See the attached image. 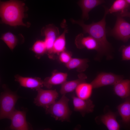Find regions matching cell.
Returning a JSON list of instances; mask_svg holds the SVG:
<instances>
[{"mask_svg":"<svg viewBox=\"0 0 130 130\" xmlns=\"http://www.w3.org/2000/svg\"><path fill=\"white\" fill-rule=\"evenodd\" d=\"M25 4L18 0H10L0 3V16L2 22L11 26H26L23 21Z\"/></svg>","mask_w":130,"mask_h":130,"instance_id":"cell-1","label":"cell"},{"mask_svg":"<svg viewBox=\"0 0 130 130\" xmlns=\"http://www.w3.org/2000/svg\"><path fill=\"white\" fill-rule=\"evenodd\" d=\"M104 16L102 19L98 22H93L90 24L84 23L82 20H76L71 19V22L79 25L82 28L84 33H87L96 39L101 46L104 53L109 52L110 45L107 41L106 35V17L107 14V9H105Z\"/></svg>","mask_w":130,"mask_h":130,"instance_id":"cell-2","label":"cell"},{"mask_svg":"<svg viewBox=\"0 0 130 130\" xmlns=\"http://www.w3.org/2000/svg\"><path fill=\"white\" fill-rule=\"evenodd\" d=\"M69 101L65 94L62 95L58 101L46 109V113L56 120L69 121L72 113L69 106Z\"/></svg>","mask_w":130,"mask_h":130,"instance_id":"cell-3","label":"cell"},{"mask_svg":"<svg viewBox=\"0 0 130 130\" xmlns=\"http://www.w3.org/2000/svg\"><path fill=\"white\" fill-rule=\"evenodd\" d=\"M4 91L0 96V119L10 118L15 110V106L19 98L16 94L3 86Z\"/></svg>","mask_w":130,"mask_h":130,"instance_id":"cell-4","label":"cell"},{"mask_svg":"<svg viewBox=\"0 0 130 130\" xmlns=\"http://www.w3.org/2000/svg\"><path fill=\"white\" fill-rule=\"evenodd\" d=\"M37 91L38 94L34 99V103L36 105L46 109L54 103L58 96L56 90H45L41 88Z\"/></svg>","mask_w":130,"mask_h":130,"instance_id":"cell-5","label":"cell"},{"mask_svg":"<svg viewBox=\"0 0 130 130\" xmlns=\"http://www.w3.org/2000/svg\"><path fill=\"white\" fill-rule=\"evenodd\" d=\"M110 33L123 41L127 42L130 38V23L117 14L115 25Z\"/></svg>","mask_w":130,"mask_h":130,"instance_id":"cell-6","label":"cell"},{"mask_svg":"<svg viewBox=\"0 0 130 130\" xmlns=\"http://www.w3.org/2000/svg\"><path fill=\"white\" fill-rule=\"evenodd\" d=\"M124 77L110 73L102 72L98 74L90 83L93 88H96L105 86L114 85Z\"/></svg>","mask_w":130,"mask_h":130,"instance_id":"cell-7","label":"cell"},{"mask_svg":"<svg viewBox=\"0 0 130 130\" xmlns=\"http://www.w3.org/2000/svg\"><path fill=\"white\" fill-rule=\"evenodd\" d=\"M75 42L76 46L78 48H86L89 50H96L100 53H104L99 43L90 35L85 37L83 34L80 33L76 37Z\"/></svg>","mask_w":130,"mask_h":130,"instance_id":"cell-8","label":"cell"},{"mask_svg":"<svg viewBox=\"0 0 130 130\" xmlns=\"http://www.w3.org/2000/svg\"><path fill=\"white\" fill-rule=\"evenodd\" d=\"M41 34L45 37L44 40L48 54L51 51L54 41L59 36L58 27L53 24H49L43 27L41 30Z\"/></svg>","mask_w":130,"mask_h":130,"instance_id":"cell-9","label":"cell"},{"mask_svg":"<svg viewBox=\"0 0 130 130\" xmlns=\"http://www.w3.org/2000/svg\"><path fill=\"white\" fill-rule=\"evenodd\" d=\"M9 119L11 121L10 129L14 130H27L29 129L24 111L15 110Z\"/></svg>","mask_w":130,"mask_h":130,"instance_id":"cell-10","label":"cell"},{"mask_svg":"<svg viewBox=\"0 0 130 130\" xmlns=\"http://www.w3.org/2000/svg\"><path fill=\"white\" fill-rule=\"evenodd\" d=\"M74 111L79 112L82 116L86 114L92 112L95 105L90 99L84 100L76 97L74 95L72 96Z\"/></svg>","mask_w":130,"mask_h":130,"instance_id":"cell-11","label":"cell"},{"mask_svg":"<svg viewBox=\"0 0 130 130\" xmlns=\"http://www.w3.org/2000/svg\"><path fill=\"white\" fill-rule=\"evenodd\" d=\"M61 26L64 28L63 33L59 35L54 41L52 48L48 54L49 57L52 58L54 54L58 55L61 52L65 50L66 39L65 35L68 32V30L65 20H63L61 24Z\"/></svg>","mask_w":130,"mask_h":130,"instance_id":"cell-12","label":"cell"},{"mask_svg":"<svg viewBox=\"0 0 130 130\" xmlns=\"http://www.w3.org/2000/svg\"><path fill=\"white\" fill-rule=\"evenodd\" d=\"M15 80L23 87L37 91L44 86L43 80L37 77H23L19 75L15 76Z\"/></svg>","mask_w":130,"mask_h":130,"instance_id":"cell-13","label":"cell"},{"mask_svg":"<svg viewBox=\"0 0 130 130\" xmlns=\"http://www.w3.org/2000/svg\"><path fill=\"white\" fill-rule=\"evenodd\" d=\"M67 76V73L53 72L50 77L46 78L43 80L44 86L50 89L53 85L62 84L66 81Z\"/></svg>","mask_w":130,"mask_h":130,"instance_id":"cell-14","label":"cell"},{"mask_svg":"<svg viewBox=\"0 0 130 130\" xmlns=\"http://www.w3.org/2000/svg\"><path fill=\"white\" fill-rule=\"evenodd\" d=\"M78 79L74 80L66 81L61 84L60 92L62 95L71 92L75 90L81 83L86 82L87 77L84 74L81 73L78 75Z\"/></svg>","mask_w":130,"mask_h":130,"instance_id":"cell-15","label":"cell"},{"mask_svg":"<svg viewBox=\"0 0 130 130\" xmlns=\"http://www.w3.org/2000/svg\"><path fill=\"white\" fill-rule=\"evenodd\" d=\"M104 2V0H80L78 4L82 10V18L88 20L89 18V12L95 7Z\"/></svg>","mask_w":130,"mask_h":130,"instance_id":"cell-16","label":"cell"},{"mask_svg":"<svg viewBox=\"0 0 130 130\" xmlns=\"http://www.w3.org/2000/svg\"><path fill=\"white\" fill-rule=\"evenodd\" d=\"M125 101L117 107L121 116L122 122L126 126H130V96L126 98Z\"/></svg>","mask_w":130,"mask_h":130,"instance_id":"cell-17","label":"cell"},{"mask_svg":"<svg viewBox=\"0 0 130 130\" xmlns=\"http://www.w3.org/2000/svg\"><path fill=\"white\" fill-rule=\"evenodd\" d=\"M114 85V91L118 96L123 99L130 96V79H123Z\"/></svg>","mask_w":130,"mask_h":130,"instance_id":"cell-18","label":"cell"},{"mask_svg":"<svg viewBox=\"0 0 130 130\" xmlns=\"http://www.w3.org/2000/svg\"><path fill=\"white\" fill-rule=\"evenodd\" d=\"M115 114L109 111L102 115L100 117L101 122L109 130H118L120 126L116 120Z\"/></svg>","mask_w":130,"mask_h":130,"instance_id":"cell-19","label":"cell"},{"mask_svg":"<svg viewBox=\"0 0 130 130\" xmlns=\"http://www.w3.org/2000/svg\"><path fill=\"white\" fill-rule=\"evenodd\" d=\"M88 60L86 58H72L70 61L65 64L66 67L69 69H76L78 72L84 71L88 67Z\"/></svg>","mask_w":130,"mask_h":130,"instance_id":"cell-20","label":"cell"},{"mask_svg":"<svg viewBox=\"0 0 130 130\" xmlns=\"http://www.w3.org/2000/svg\"><path fill=\"white\" fill-rule=\"evenodd\" d=\"M93 88L91 83L85 82L80 84L75 90L77 97L84 100L89 99L92 93Z\"/></svg>","mask_w":130,"mask_h":130,"instance_id":"cell-21","label":"cell"},{"mask_svg":"<svg viewBox=\"0 0 130 130\" xmlns=\"http://www.w3.org/2000/svg\"><path fill=\"white\" fill-rule=\"evenodd\" d=\"M129 4L126 0H115L109 9H107V14L120 13L128 10Z\"/></svg>","mask_w":130,"mask_h":130,"instance_id":"cell-22","label":"cell"},{"mask_svg":"<svg viewBox=\"0 0 130 130\" xmlns=\"http://www.w3.org/2000/svg\"><path fill=\"white\" fill-rule=\"evenodd\" d=\"M1 39L12 50H13L18 43V39L16 36L10 32H7L3 34L1 37Z\"/></svg>","mask_w":130,"mask_h":130,"instance_id":"cell-23","label":"cell"},{"mask_svg":"<svg viewBox=\"0 0 130 130\" xmlns=\"http://www.w3.org/2000/svg\"><path fill=\"white\" fill-rule=\"evenodd\" d=\"M32 50L37 56H40L47 52L46 47L44 41L38 40L34 44Z\"/></svg>","mask_w":130,"mask_h":130,"instance_id":"cell-24","label":"cell"},{"mask_svg":"<svg viewBox=\"0 0 130 130\" xmlns=\"http://www.w3.org/2000/svg\"><path fill=\"white\" fill-rule=\"evenodd\" d=\"M58 56L59 60L65 65L68 63L72 58L71 53L65 50L60 53Z\"/></svg>","mask_w":130,"mask_h":130,"instance_id":"cell-25","label":"cell"},{"mask_svg":"<svg viewBox=\"0 0 130 130\" xmlns=\"http://www.w3.org/2000/svg\"><path fill=\"white\" fill-rule=\"evenodd\" d=\"M122 50V60H130V45L126 46H123Z\"/></svg>","mask_w":130,"mask_h":130,"instance_id":"cell-26","label":"cell"},{"mask_svg":"<svg viewBox=\"0 0 130 130\" xmlns=\"http://www.w3.org/2000/svg\"><path fill=\"white\" fill-rule=\"evenodd\" d=\"M117 14L123 17H128L130 18V12H129L128 10L122 13H118Z\"/></svg>","mask_w":130,"mask_h":130,"instance_id":"cell-27","label":"cell"},{"mask_svg":"<svg viewBox=\"0 0 130 130\" xmlns=\"http://www.w3.org/2000/svg\"><path fill=\"white\" fill-rule=\"evenodd\" d=\"M126 0L129 5H130V0Z\"/></svg>","mask_w":130,"mask_h":130,"instance_id":"cell-28","label":"cell"},{"mask_svg":"<svg viewBox=\"0 0 130 130\" xmlns=\"http://www.w3.org/2000/svg\"></svg>","mask_w":130,"mask_h":130,"instance_id":"cell-29","label":"cell"}]
</instances>
